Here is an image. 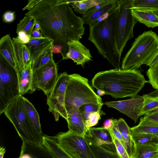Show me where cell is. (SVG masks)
Returning a JSON list of instances; mask_svg holds the SVG:
<instances>
[{
  "label": "cell",
  "instance_id": "cell-17",
  "mask_svg": "<svg viewBox=\"0 0 158 158\" xmlns=\"http://www.w3.org/2000/svg\"><path fill=\"white\" fill-rule=\"evenodd\" d=\"M0 54L16 70L18 73H19L13 40L9 34H6L0 39Z\"/></svg>",
  "mask_w": 158,
  "mask_h": 158
},
{
  "label": "cell",
  "instance_id": "cell-21",
  "mask_svg": "<svg viewBox=\"0 0 158 158\" xmlns=\"http://www.w3.org/2000/svg\"><path fill=\"white\" fill-rule=\"evenodd\" d=\"M13 40L20 73L31 64L30 54L25 44L18 42L14 38Z\"/></svg>",
  "mask_w": 158,
  "mask_h": 158
},
{
  "label": "cell",
  "instance_id": "cell-7",
  "mask_svg": "<svg viewBox=\"0 0 158 158\" xmlns=\"http://www.w3.org/2000/svg\"><path fill=\"white\" fill-rule=\"evenodd\" d=\"M19 96L18 72L0 54V114Z\"/></svg>",
  "mask_w": 158,
  "mask_h": 158
},
{
  "label": "cell",
  "instance_id": "cell-31",
  "mask_svg": "<svg viewBox=\"0 0 158 158\" xmlns=\"http://www.w3.org/2000/svg\"><path fill=\"white\" fill-rule=\"evenodd\" d=\"M134 158H158V147L135 145Z\"/></svg>",
  "mask_w": 158,
  "mask_h": 158
},
{
  "label": "cell",
  "instance_id": "cell-37",
  "mask_svg": "<svg viewBox=\"0 0 158 158\" xmlns=\"http://www.w3.org/2000/svg\"><path fill=\"white\" fill-rule=\"evenodd\" d=\"M111 128L107 129L112 138L117 151L119 156L121 158H130L124 146L116 138L113 133Z\"/></svg>",
  "mask_w": 158,
  "mask_h": 158
},
{
  "label": "cell",
  "instance_id": "cell-38",
  "mask_svg": "<svg viewBox=\"0 0 158 158\" xmlns=\"http://www.w3.org/2000/svg\"><path fill=\"white\" fill-rule=\"evenodd\" d=\"M105 113L101 110L90 114L88 116L87 120L85 122L86 127L88 129L96 125L100 119L101 116Z\"/></svg>",
  "mask_w": 158,
  "mask_h": 158
},
{
  "label": "cell",
  "instance_id": "cell-20",
  "mask_svg": "<svg viewBox=\"0 0 158 158\" xmlns=\"http://www.w3.org/2000/svg\"><path fill=\"white\" fill-rule=\"evenodd\" d=\"M118 126L121 134L123 145L130 158H134L135 145L132 140L130 127L125 120L120 118L118 120Z\"/></svg>",
  "mask_w": 158,
  "mask_h": 158
},
{
  "label": "cell",
  "instance_id": "cell-3",
  "mask_svg": "<svg viewBox=\"0 0 158 158\" xmlns=\"http://www.w3.org/2000/svg\"><path fill=\"white\" fill-rule=\"evenodd\" d=\"M118 6L89 26V40L98 53L115 68H120L121 54L117 46L116 26Z\"/></svg>",
  "mask_w": 158,
  "mask_h": 158
},
{
  "label": "cell",
  "instance_id": "cell-32",
  "mask_svg": "<svg viewBox=\"0 0 158 158\" xmlns=\"http://www.w3.org/2000/svg\"><path fill=\"white\" fill-rule=\"evenodd\" d=\"M35 23L36 21L33 18L30 16H25L17 24L16 33L23 31L27 35L31 37Z\"/></svg>",
  "mask_w": 158,
  "mask_h": 158
},
{
  "label": "cell",
  "instance_id": "cell-36",
  "mask_svg": "<svg viewBox=\"0 0 158 158\" xmlns=\"http://www.w3.org/2000/svg\"><path fill=\"white\" fill-rule=\"evenodd\" d=\"M149 83L152 87L158 90V62L153 66L149 67L146 72Z\"/></svg>",
  "mask_w": 158,
  "mask_h": 158
},
{
  "label": "cell",
  "instance_id": "cell-39",
  "mask_svg": "<svg viewBox=\"0 0 158 158\" xmlns=\"http://www.w3.org/2000/svg\"><path fill=\"white\" fill-rule=\"evenodd\" d=\"M143 118L158 125V109L148 113Z\"/></svg>",
  "mask_w": 158,
  "mask_h": 158
},
{
  "label": "cell",
  "instance_id": "cell-4",
  "mask_svg": "<svg viewBox=\"0 0 158 158\" xmlns=\"http://www.w3.org/2000/svg\"><path fill=\"white\" fill-rule=\"evenodd\" d=\"M158 48V36L152 31H144L135 39L123 58L121 69H137L146 64Z\"/></svg>",
  "mask_w": 158,
  "mask_h": 158
},
{
  "label": "cell",
  "instance_id": "cell-50",
  "mask_svg": "<svg viewBox=\"0 0 158 158\" xmlns=\"http://www.w3.org/2000/svg\"><path fill=\"white\" fill-rule=\"evenodd\" d=\"M154 14L157 16L158 18V10H155L153 11Z\"/></svg>",
  "mask_w": 158,
  "mask_h": 158
},
{
  "label": "cell",
  "instance_id": "cell-13",
  "mask_svg": "<svg viewBox=\"0 0 158 158\" xmlns=\"http://www.w3.org/2000/svg\"><path fill=\"white\" fill-rule=\"evenodd\" d=\"M67 44L69 49L65 59H71L77 65L82 67L86 63L92 60L89 50L79 40H73L68 42Z\"/></svg>",
  "mask_w": 158,
  "mask_h": 158
},
{
  "label": "cell",
  "instance_id": "cell-27",
  "mask_svg": "<svg viewBox=\"0 0 158 158\" xmlns=\"http://www.w3.org/2000/svg\"><path fill=\"white\" fill-rule=\"evenodd\" d=\"M131 132L134 133H145L158 136V125L141 117L137 126L130 128Z\"/></svg>",
  "mask_w": 158,
  "mask_h": 158
},
{
  "label": "cell",
  "instance_id": "cell-41",
  "mask_svg": "<svg viewBox=\"0 0 158 158\" xmlns=\"http://www.w3.org/2000/svg\"><path fill=\"white\" fill-rule=\"evenodd\" d=\"M17 34V37H14V38L18 42L23 44H26L29 42L31 37L27 35L24 32L21 31Z\"/></svg>",
  "mask_w": 158,
  "mask_h": 158
},
{
  "label": "cell",
  "instance_id": "cell-35",
  "mask_svg": "<svg viewBox=\"0 0 158 158\" xmlns=\"http://www.w3.org/2000/svg\"><path fill=\"white\" fill-rule=\"evenodd\" d=\"M52 48L53 46L42 55L34 64L32 65L33 70L40 68L50 61L53 60Z\"/></svg>",
  "mask_w": 158,
  "mask_h": 158
},
{
  "label": "cell",
  "instance_id": "cell-51",
  "mask_svg": "<svg viewBox=\"0 0 158 158\" xmlns=\"http://www.w3.org/2000/svg\"><path fill=\"white\" fill-rule=\"evenodd\" d=\"M157 147H158V145H157Z\"/></svg>",
  "mask_w": 158,
  "mask_h": 158
},
{
  "label": "cell",
  "instance_id": "cell-1",
  "mask_svg": "<svg viewBox=\"0 0 158 158\" xmlns=\"http://www.w3.org/2000/svg\"><path fill=\"white\" fill-rule=\"evenodd\" d=\"M56 1L42 0L25 15L40 24L43 36L54 40L53 46L61 48L60 53L65 59L69 49L68 43L82 38L85 33V23L69 4L56 5Z\"/></svg>",
  "mask_w": 158,
  "mask_h": 158
},
{
  "label": "cell",
  "instance_id": "cell-46",
  "mask_svg": "<svg viewBox=\"0 0 158 158\" xmlns=\"http://www.w3.org/2000/svg\"><path fill=\"white\" fill-rule=\"evenodd\" d=\"M31 36L36 38H42L44 37L40 31L33 30L32 32Z\"/></svg>",
  "mask_w": 158,
  "mask_h": 158
},
{
  "label": "cell",
  "instance_id": "cell-11",
  "mask_svg": "<svg viewBox=\"0 0 158 158\" xmlns=\"http://www.w3.org/2000/svg\"><path fill=\"white\" fill-rule=\"evenodd\" d=\"M58 77L57 64L54 60L33 70L30 92L32 93L37 89H39L47 97L55 84Z\"/></svg>",
  "mask_w": 158,
  "mask_h": 158
},
{
  "label": "cell",
  "instance_id": "cell-47",
  "mask_svg": "<svg viewBox=\"0 0 158 158\" xmlns=\"http://www.w3.org/2000/svg\"><path fill=\"white\" fill-rule=\"evenodd\" d=\"M5 152V148L1 146L0 148V158H3Z\"/></svg>",
  "mask_w": 158,
  "mask_h": 158
},
{
  "label": "cell",
  "instance_id": "cell-15",
  "mask_svg": "<svg viewBox=\"0 0 158 158\" xmlns=\"http://www.w3.org/2000/svg\"><path fill=\"white\" fill-rule=\"evenodd\" d=\"M53 42L54 40L49 38H36L31 36L29 42L24 44L29 51L31 65L42 55L53 46Z\"/></svg>",
  "mask_w": 158,
  "mask_h": 158
},
{
  "label": "cell",
  "instance_id": "cell-9",
  "mask_svg": "<svg viewBox=\"0 0 158 158\" xmlns=\"http://www.w3.org/2000/svg\"><path fill=\"white\" fill-rule=\"evenodd\" d=\"M119 1L116 37L118 49L122 54L128 41L134 37L133 28L138 22L133 16L131 10L133 0Z\"/></svg>",
  "mask_w": 158,
  "mask_h": 158
},
{
  "label": "cell",
  "instance_id": "cell-12",
  "mask_svg": "<svg viewBox=\"0 0 158 158\" xmlns=\"http://www.w3.org/2000/svg\"><path fill=\"white\" fill-rule=\"evenodd\" d=\"M143 98L142 96L136 95L127 100L105 102L108 107L113 108L126 115L136 123L142 116Z\"/></svg>",
  "mask_w": 158,
  "mask_h": 158
},
{
  "label": "cell",
  "instance_id": "cell-29",
  "mask_svg": "<svg viewBox=\"0 0 158 158\" xmlns=\"http://www.w3.org/2000/svg\"><path fill=\"white\" fill-rule=\"evenodd\" d=\"M143 98L141 115L158 109V90L142 96Z\"/></svg>",
  "mask_w": 158,
  "mask_h": 158
},
{
  "label": "cell",
  "instance_id": "cell-23",
  "mask_svg": "<svg viewBox=\"0 0 158 158\" xmlns=\"http://www.w3.org/2000/svg\"><path fill=\"white\" fill-rule=\"evenodd\" d=\"M132 14L137 21L144 24L148 28L158 26V18L153 11L131 8Z\"/></svg>",
  "mask_w": 158,
  "mask_h": 158
},
{
  "label": "cell",
  "instance_id": "cell-33",
  "mask_svg": "<svg viewBox=\"0 0 158 158\" xmlns=\"http://www.w3.org/2000/svg\"><path fill=\"white\" fill-rule=\"evenodd\" d=\"M132 8L146 10H157L158 0H133Z\"/></svg>",
  "mask_w": 158,
  "mask_h": 158
},
{
  "label": "cell",
  "instance_id": "cell-16",
  "mask_svg": "<svg viewBox=\"0 0 158 158\" xmlns=\"http://www.w3.org/2000/svg\"><path fill=\"white\" fill-rule=\"evenodd\" d=\"M19 158H54L51 152L43 144L23 141Z\"/></svg>",
  "mask_w": 158,
  "mask_h": 158
},
{
  "label": "cell",
  "instance_id": "cell-18",
  "mask_svg": "<svg viewBox=\"0 0 158 158\" xmlns=\"http://www.w3.org/2000/svg\"><path fill=\"white\" fill-rule=\"evenodd\" d=\"M66 120L69 131L77 134L85 136L88 129L79 110L68 111Z\"/></svg>",
  "mask_w": 158,
  "mask_h": 158
},
{
  "label": "cell",
  "instance_id": "cell-8",
  "mask_svg": "<svg viewBox=\"0 0 158 158\" xmlns=\"http://www.w3.org/2000/svg\"><path fill=\"white\" fill-rule=\"evenodd\" d=\"M50 137L72 158H98L85 136L68 131Z\"/></svg>",
  "mask_w": 158,
  "mask_h": 158
},
{
  "label": "cell",
  "instance_id": "cell-45",
  "mask_svg": "<svg viewBox=\"0 0 158 158\" xmlns=\"http://www.w3.org/2000/svg\"><path fill=\"white\" fill-rule=\"evenodd\" d=\"M113 125V121L112 119H108L106 120L103 124V127L107 129L111 128Z\"/></svg>",
  "mask_w": 158,
  "mask_h": 158
},
{
  "label": "cell",
  "instance_id": "cell-10",
  "mask_svg": "<svg viewBox=\"0 0 158 158\" xmlns=\"http://www.w3.org/2000/svg\"><path fill=\"white\" fill-rule=\"evenodd\" d=\"M69 79V75L67 72L60 74L50 94L47 97V104L48 106V110L53 114L56 121H58L60 116L66 120L68 118L65 99Z\"/></svg>",
  "mask_w": 158,
  "mask_h": 158
},
{
  "label": "cell",
  "instance_id": "cell-22",
  "mask_svg": "<svg viewBox=\"0 0 158 158\" xmlns=\"http://www.w3.org/2000/svg\"><path fill=\"white\" fill-rule=\"evenodd\" d=\"M85 137L98 158H121L117 151L114 144L101 146L90 138Z\"/></svg>",
  "mask_w": 158,
  "mask_h": 158
},
{
  "label": "cell",
  "instance_id": "cell-19",
  "mask_svg": "<svg viewBox=\"0 0 158 158\" xmlns=\"http://www.w3.org/2000/svg\"><path fill=\"white\" fill-rule=\"evenodd\" d=\"M85 136L90 138L97 144L101 146L114 144L108 131L103 126L88 128Z\"/></svg>",
  "mask_w": 158,
  "mask_h": 158
},
{
  "label": "cell",
  "instance_id": "cell-49",
  "mask_svg": "<svg viewBox=\"0 0 158 158\" xmlns=\"http://www.w3.org/2000/svg\"><path fill=\"white\" fill-rule=\"evenodd\" d=\"M35 28L34 29L35 30L38 31H40V24L36 22L35 23Z\"/></svg>",
  "mask_w": 158,
  "mask_h": 158
},
{
  "label": "cell",
  "instance_id": "cell-30",
  "mask_svg": "<svg viewBox=\"0 0 158 158\" xmlns=\"http://www.w3.org/2000/svg\"><path fill=\"white\" fill-rule=\"evenodd\" d=\"M131 135L134 145L157 146L158 145L157 135L148 134L131 133Z\"/></svg>",
  "mask_w": 158,
  "mask_h": 158
},
{
  "label": "cell",
  "instance_id": "cell-24",
  "mask_svg": "<svg viewBox=\"0 0 158 158\" xmlns=\"http://www.w3.org/2000/svg\"><path fill=\"white\" fill-rule=\"evenodd\" d=\"M33 69L31 64L25 69L18 73V79L20 96L27 93L31 89Z\"/></svg>",
  "mask_w": 158,
  "mask_h": 158
},
{
  "label": "cell",
  "instance_id": "cell-6",
  "mask_svg": "<svg viewBox=\"0 0 158 158\" xmlns=\"http://www.w3.org/2000/svg\"><path fill=\"white\" fill-rule=\"evenodd\" d=\"M12 123L23 141L43 144V137L37 133L25 108L22 96L16 98L4 112Z\"/></svg>",
  "mask_w": 158,
  "mask_h": 158
},
{
  "label": "cell",
  "instance_id": "cell-48",
  "mask_svg": "<svg viewBox=\"0 0 158 158\" xmlns=\"http://www.w3.org/2000/svg\"><path fill=\"white\" fill-rule=\"evenodd\" d=\"M97 93L98 95L100 96H103L105 94V92L102 90H97Z\"/></svg>",
  "mask_w": 158,
  "mask_h": 158
},
{
  "label": "cell",
  "instance_id": "cell-28",
  "mask_svg": "<svg viewBox=\"0 0 158 158\" xmlns=\"http://www.w3.org/2000/svg\"><path fill=\"white\" fill-rule=\"evenodd\" d=\"M43 144L51 152L54 158H72L60 148L50 136L44 135Z\"/></svg>",
  "mask_w": 158,
  "mask_h": 158
},
{
  "label": "cell",
  "instance_id": "cell-40",
  "mask_svg": "<svg viewBox=\"0 0 158 158\" xmlns=\"http://www.w3.org/2000/svg\"><path fill=\"white\" fill-rule=\"evenodd\" d=\"M112 120L113 125L111 128L116 138L123 145V142L122 135L118 126V119L112 118Z\"/></svg>",
  "mask_w": 158,
  "mask_h": 158
},
{
  "label": "cell",
  "instance_id": "cell-43",
  "mask_svg": "<svg viewBox=\"0 0 158 158\" xmlns=\"http://www.w3.org/2000/svg\"><path fill=\"white\" fill-rule=\"evenodd\" d=\"M158 62V48L156 50L152 56L150 57L147 64L146 66L151 67Z\"/></svg>",
  "mask_w": 158,
  "mask_h": 158
},
{
  "label": "cell",
  "instance_id": "cell-26",
  "mask_svg": "<svg viewBox=\"0 0 158 158\" xmlns=\"http://www.w3.org/2000/svg\"><path fill=\"white\" fill-rule=\"evenodd\" d=\"M109 0H70L69 4L76 13L84 15L90 8Z\"/></svg>",
  "mask_w": 158,
  "mask_h": 158
},
{
  "label": "cell",
  "instance_id": "cell-34",
  "mask_svg": "<svg viewBox=\"0 0 158 158\" xmlns=\"http://www.w3.org/2000/svg\"><path fill=\"white\" fill-rule=\"evenodd\" d=\"M103 105L89 103L80 106L79 110L84 119L85 123L87 120L88 116L90 114L101 110Z\"/></svg>",
  "mask_w": 158,
  "mask_h": 158
},
{
  "label": "cell",
  "instance_id": "cell-42",
  "mask_svg": "<svg viewBox=\"0 0 158 158\" xmlns=\"http://www.w3.org/2000/svg\"><path fill=\"white\" fill-rule=\"evenodd\" d=\"M15 19V12L8 11L5 12L2 16L3 21L5 23L13 22Z\"/></svg>",
  "mask_w": 158,
  "mask_h": 158
},
{
  "label": "cell",
  "instance_id": "cell-14",
  "mask_svg": "<svg viewBox=\"0 0 158 158\" xmlns=\"http://www.w3.org/2000/svg\"><path fill=\"white\" fill-rule=\"evenodd\" d=\"M119 5V0H109L90 8L82 16L84 23L89 26L116 8Z\"/></svg>",
  "mask_w": 158,
  "mask_h": 158
},
{
  "label": "cell",
  "instance_id": "cell-44",
  "mask_svg": "<svg viewBox=\"0 0 158 158\" xmlns=\"http://www.w3.org/2000/svg\"><path fill=\"white\" fill-rule=\"evenodd\" d=\"M41 1L42 0H29L27 5L22 10H24L27 9L29 11L33 8L38 3Z\"/></svg>",
  "mask_w": 158,
  "mask_h": 158
},
{
  "label": "cell",
  "instance_id": "cell-2",
  "mask_svg": "<svg viewBox=\"0 0 158 158\" xmlns=\"http://www.w3.org/2000/svg\"><path fill=\"white\" fill-rule=\"evenodd\" d=\"M148 82L139 70L115 68L98 73L91 84L97 90L103 91L105 94L116 99L138 95Z\"/></svg>",
  "mask_w": 158,
  "mask_h": 158
},
{
  "label": "cell",
  "instance_id": "cell-5",
  "mask_svg": "<svg viewBox=\"0 0 158 158\" xmlns=\"http://www.w3.org/2000/svg\"><path fill=\"white\" fill-rule=\"evenodd\" d=\"M88 81L78 74L69 75L65 99L67 112L79 110L80 106L87 104H104L101 97L94 92Z\"/></svg>",
  "mask_w": 158,
  "mask_h": 158
},
{
  "label": "cell",
  "instance_id": "cell-25",
  "mask_svg": "<svg viewBox=\"0 0 158 158\" xmlns=\"http://www.w3.org/2000/svg\"><path fill=\"white\" fill-rule=\"evenodd\" d=\"M23 103L27 115L32 125L38 134L43 137V134L39 115L33 104L26 98L23 96Z\"/></svg>",
  "mask_w": 158,
  "mask_h": 158
}]
</instances>
